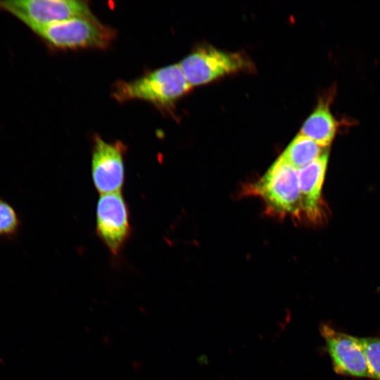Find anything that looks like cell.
I'll list each match as a JSON object with an SVG mask.
<instances>
[{
	"label": "cell",
	"instance_id": "cell-1",
	"mask_svg": "<svg viewBox=\"0 0 380 380\" xmlns=\"http://www.w3.org/2000/svg\"><path fill=\"white\" fill-rule=\"evenodd\" d=\"M179 63L148 72L131 81H118L112 96L119 102L140 100L169 110L191 89Z\"/></svg>",
	"mask_w": 380,
	"mask_h": 380
},
{
	"label": "cell",
	"instance_id": "cell-2",
	"mask_svg": "<svg viewBox=\"0 0 380 380\" xmlns=\"http://www.w3.org/2000/svg\"><path fill=\"white\" fill-rule=\"evenodd\" d=\"M246 192L262 198L267 211L278 217H301L298 170L280 157Z\"/></svg>",
	"mask_w": 380,
	"mask_h": 380
},
{
	"label": "cell",
	"instance_id": "cell-3",
	"mask_svg": "<svg viewBox=\"0 0 380 380\" xmlns=\"http://www.w3.org/2000/svg\"><path fill=\"white\" fill-rule=\"evenodd\" d=\"M48 44L62 49H106L115 30L96 18H73L31 29Z\"/></svg>",
	"mask_w": 380,
	"mask_h": 380
},
{
	"label": "cell",
	"instance_id": "cell-4",
	"mask_svg": "<svg viewBox=\"0 0 380 380\" xmlns=\"http://www.w3.org/2000/svg\"><path fill=\"white\" fill-rule=\"evenodd\" d=\"M6 11L30 29L73 18H96L87 1L78 0L0 1Z\"/></svg>",
	"mask_w": 380,
	"mask_h": 380
},
{
	"label": "cell",
	"instance_id": "cell-5",
	"mask_svg": "<svg viewBox=\"0 0 380 380\" xmlns=\"http://www.w3.org/2000/svg\"><path fill=\"white\" fill-rule=\"evenodd\" d=\"M179 65L191 87L251 68L250 60L242 53L227 52L210 46L198 47Z\"/></svg>",
	"mask_w": 380,
	"mask_h": 380
},
{
	"label": "cell",
	"instance_id": "cell-6",
	"mask_svg": "<svg viewBox=\"0 0 380 380\" xmlns=\"http://www.w3.org/2000/svg\"><path fill=\"white\" fill-rule=\"evenodd\" d=\"M96 229L110 253L117 255L131 233L128 208L120 192L100 196L96 205Z\"/></svg>",
	"mask_w": 380,
	"mask_h": 380
},
{
	"label": "cell",
	"instance_id": "cell-7",
	"mask_svg": "<svg viewBox=\"0 0 380 380\" xmlns=\"http://www.w3.org/2000/svg\"><path fill=\"white\" fill-rule=\"evenodd\" d=\"M125 146L121 141L108 142L100 136L94 139L91 175L96 190L102 194L120 192L125 181Z\"/></svg>",
	"mask_w": 380,
	"mask_h": 380
},
{
	"label": "cell",
	"instance_id": "cell-8",
	"mask_svg": "<svg viewBox=\"0 0 380 380\" xmlns=\"http://www.w3.org/2000/svg\"><path fill=\"white\" fill-rule=\"evenodd\" d=\"M319 330L336 373L369 378L360 338L339 331L327 324L321 325Z\"/></svg>",
	"mask_w": 380,
	"mask_h": 380
},
{
	"label": "cell",
	"instance_id": "cell-9",
	"mask_svg": "<svg viewBox=\"0 0 380 380\" xmlns=\"http://www.w3.org/2000/svg\"><path fill=\"white\" fill-rule=\"evenodd\" d=\"M329 160V151L298 170L301 217L312 223L323 221L325 213L322 189Z\"/></svg>",
	"mask_w": 380,
	"mask_h": 380
},
{
	"label": "cell",
	"instance_id": "cell-10",
	"mask_svg": "<svg viewBox=\"0 0 380 380\" xmlns=\"http://www.w3.org/2000/svg\"><path fill=\"white\" fill-rule=\"evenodd\" d=\"M329 101L322 99L304 122L300 134L326 148L334 139L337 122L329 109Z\"/></svg>",
	"mask_w": 380,
	"mask_h": 380
},
{
	"label": "cell",
	"instance_id": "cell-11",
	"mask_svg": "<svg viewBox=\"0 0 380 380\" xmlns=\"http://www.w3.org/2000/svg\"><path fill=\"white\" fill-rule=\"evenodd\" d=\"M327 151L311 139L299 133L293 138L279 157L298 170L320 157Z\"/></svg>",
	"mask_w": 380,
	"mask_h": 380
},
{
	"label": "cell",
	"instance_id": "cell-12",
	"mask_svg": "<svg viewBox=\"0 0 380 380\" xmlns=\"http://www.w3.org/2000/svg\"><path fill=\"white\" fill-rule=\"evenodd\" d=\"M369 378L380 380V338H360Z\"/></svg>",
	"mask_w": 380,
	"mask_h": 380
},
{
	"label": "cell",
	"instance_id": "cell-13",
	"mask_svg": "<svg viewBox=\"0 0 380 380\" xmlns=\"http://www.w3.org/2000/svg\"><path fill=\"white\" fill-rule=\"evenodd\" d=\"M20 228V219L13 207L0 197V236L12 238Z\"/></svg>",
	"mask_w": 380,
	"mask_h": 380
}]
</instances>
